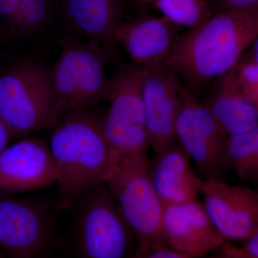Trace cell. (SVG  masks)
Here are the masks:
<instances>
[{"mask_svg":"<svg viewBox=\"0 0 258 258\" xmlns=\"http://www.w3.org/2000/svg\"><path fill=\"white\" fill-rule=\"evenodd\" d=\"M227 134L195 93L184 88L176 139L206 179H220L227 169Z\"/></svg>","mask_w":258,"mask_h":258,"instance_id":"30bf717a","label":"cell"},{"mask_svg":"<svg viewBox=\"0 0 258 258\" xmlns=\"http://www.w3.org/2000/svg\"><path fill=\"white\" fill-rule=\"evenodd\" d=\"M51 129L48 144L58 173L56 184L60 200L106 182L114 165L101 115L92 108L81 110Z\"/></svg>","mask_w":258,"mask_h":258,"instance_id":"3957f363","label":"cell"},{"mask_svg":"<svg viewBox=\"0 0 258 258\" xmlns=\"http://www.w3.org/2000/svg\"><path fill=\"white\" fill-rule=\"evenodd\" d=\"M145 71L132 62H121L108 78L104 100L110 106L102 115V125L114 167L123 158L151 149L142 97Z\"/></svg>","mask_w":258,"mask_h":258,"instance_id":"5b68a950","label":"cell"},{"mask_svg":"<svg viewBox=\"0 0 258 258\" xmlns=\"http://www.w3.org/2000/svg\"><path fill=\"white\" fill-rule=\"evenodd\" d=\"M7 257L6 254H5V252L2 250V249L0 248V258Z\"/></svg>","mask_w":258,"mask_h":258,"instance_id":"83f0119b","label":"cell"},{"mask_svg":"<svg viewBox=\"0 0 258 258\" xmlns=\"http://www.w3.org/2000/svg\"><path fill=\"white\" fill-rule=\"evenodd\" d=\"M59 202L69 224L67 238L59 240L57 247L78 257H134L137 237L106 182Z\"/></svg>","mask_w":258,"mask_h":258,"instance_id":"7a4b0ae2","label":"cell"},{"mask_svg":"<svg viewBox=\"0 0 258 258\" xmlns=\"http://www.w3.org/2000/svg\"><path fill=\"white\" fill-rule=\"evenodd\" d=\"M185 86L167 66L146 68L142 83L146 125L151 148L161 155L176 141V125Z\"/></svg>","mask_w":258,"mask_h":258,"instance_id":"8fae6325","label":"cell"},{"mask_svg":"<svg viewBox=\"0 0 258 258\" xmlns=\"http://www.w3.org/2000/svg\"><path fill=\"white\" fill-rule=\"evenodd\" d=\"M191 161L176 139L153 163V182L164 206L198 200L204 181L195 174Z\"/></svg>","mask_w":258,"mask_h":258,"instance_id":"ac0fdd59","label":"cell"},{"mask_svg":"<svg viewBox=\"0 0 258 258\" xmlns=\"http://www.w3.org/2000/svg\"><path fill=\"white\" fill-rule=\"evenodd\" d=\"M258 142V125L248 132L227 137L225 161L227 169L233 170L239 179L247 181Z\"/></svg>","mask_w":258,"mask_h":258,"instance_id":"ffe728a7","label":"cell"},{"mask_svg":"<svg viewBox=\"0 0 258 258\" xmlns=\"http://www.w3.org/2000/svg\"><path fill=\"white\" fill-rule=\"evenodd\" d=\"M60 203L0 194V248L13 258L47 257L57 245Z\"/></svg>","mask_w":258,"mask_h":258,"instance_id":"8992f818","label":"cell"},{"mask_svg":"<svg viewBox=\"0 0 258 258\" xmlns=\"http://www.w3.org/2000/svg\"><path fill=\"white\" fill-rule=\"evenodd\" d=\"M162 233L169 245L187 258L203 257L225 242L198 200L164 206Z\"/></svg>","mask_w":258,"mask_h":258,"instance_id":"9a60e30c","label":"cell"},{"mask_svg":"<svg viewBox=\"0 0 258 258\" xmlns=\"http://www.w3.org/2000/svg\"><path fill=\"white\" fill-rule=\"evenodd\" d=\"M152 167L149 153L128 156L118 161L106 181L137 246L164 240V206L153 182Z\"/></svg>","mask_w":258,"mask_h":258,"instance_id":"ba28073f","label":"cell"},{"mask_svg":"<svg viewBox=\"0 0 258 258\" xmlns=\"http://www.w3.org/2000/svg\"><path fill=\"white\" fill-rule=\"evenodd\" d=\"M152 4L161 16L185 30L196 28L212 15L207 0H153Z\"/></svg>","mask_w":258,"mask_h":258,"instance_id":"d6986e66","label":"cell"},{"mask_svg":"<svg viewBox=\"0 0 258 258\" xmlns=\"http://www.w3.org/2000/svg\"><path fill=\"white\" fill-rule=\"evenodd\" d=\"M13 140L9 129L0 118V152Z\"/></svg>","mask_w":258,"mask_h":258,"instance_id":"d4e9b609","label":"cell"},{"mask_svg":"<svg viewBox=\"0 0 258 258\" xmlns=\"http://www.w3.org/2000/svg\"><path fill=\"white\" fill-rule=\"evenodd\" d=\"M181 29L161 15L122 20L116 30L117 42L132 63L147 69L159 67L167 64Z\"/></svg>","mask_w":258,"mask_h":258,"instance_id":"2e32d148","label":"cell"},{"mask_svg":"<svg viewBox=\"0 0 258 258\" xmlns=\"http://www.w3.org/2000/svg\"><path fill=\"white\" fill-rule=\"evenodd\" d=\"M134 257L187 258L184 254L173 248L164 240L153 241L144 245L137 246Z\"/></svg>","mask_w":258,"mask_h":258,"instance_id":"7402d4cb","label":"cell"},{"mask_svg":"<svg viewBox=\"0 0 258 258\" xmlns=\"http://www.w3.org/2000/svg\"><path fill=\"white\" fill-rule=\"evenodd\" d=\"M58 60L51 66L57 123L74 112L104 100L108 78L103 53L86 40L66 37Z\"/></svg>","mask_w":258,"mask_h":258,"instance_id":"52a82bcc","label":"cell"},{"mask_svg":"<svg viewBox=\"0 0 258 258\" xmlns=\"http://www.w3.org/2000/svg\"><path fill=\"white\" fill-rule=\"evenodd\" d=\"M212 13L258 14V0H207Z\"/></svg>","mask_w":258,"mask_h":258,"instance_id":"603a6c76","label":"cell"},{"mask_svg":"<svg viewBox=\"0 0 258 258\" xmlns=\"http://www.w3.org/2000/svg\"><path fill=\"white\" fill-rule=\"evenodd\" d=\"M242 60L252 61V62L258 64V35L252 44L249 45L248 49L242 56Z\"/></svg>","mask_w":258,"mask_h":258,"instance_id":"484cf974","label":"cell"},{"mask_svg":"<svg viewBox=\"0 0 258 258\" xmlns=\"http://www.w3.org/2000/svg\"><path fill=\"white\" fill-rule=\"evenodd\" d=\"M58 173L48 142L27 136L0 152V194L21 195L56 183Z\"/></svg>","mask_w":258,"mask_h":258,"instance_id":"7c38bea8","label":"cell"},{"mask_svg":"<svg viewBox=\"0 0 258 258\" xmlns=\"http://www.w3.org/2000/svg\"><path fill=\"white\" fill-rule=\"evenodd\" d=\"M67 37L86 40L96 46L107 62L119 66L116 30L125 0H59Z\"/></svg>","mask_w":258,"mask_h":258,"instance_id":"4fadbf2b","label":"cell"},{"mask_svg":"<svg viewBox=\"0 0 258 258\" xmlns=\"http://www.w3.org/2000/svg\"><path fill=\"white\" fill-rule=\"evenodd\" d=\"M142 1L144 2V3H152V4L153 3V0H142Z\"/></svg>","mask_w":258,"mask_h":258,"instance_id":"f1b7e54d","label":"cell"},{"mask_svg":"<svg viewBox=\"0 0 258 258\" xmlns=\"http://www.w3.org/2000/svg\"><path fill=\"white\" fill-rule=\"evenodd\" d=\"M203 205L225 240H247L258 232V191L220 179L204 181Z\"/></svg>","mask_w":258,"mask_h":258,"instance_id":"5bb4252c","label":"cell"},{"mask_svg":"<svg viewBox=\"0 0 258 258\" xmlns=\"http://www.w3.org/2000/svg\"><path fill=\"white\" fill-rule=\"evenodd\" d=\"M242 258H258V232L243 241Z\"/></svg>","mask_w":258,"mask_h":258,"instance_id":"cb8c5ba5","label":"cell"},{"mask_svg":"<svg viewBox=\"0 0 258 258\" xmlns=\"http://www.w3.org/2000/svg\"><path fill=\"white\" fill-rule=\"evenodd\" d=\"M257 191H258V188H257Z\"/></svg>","mask_w":258,"mask_h":258,"instance_id":"f546056e","label":"cell"},{"mask_svg":"<svg viewBox=\"0 0 258 258\" xmlns=\"http://www.w3.org/2000/svg\"><path fill=\"white\" fill-rule=\"evenodd\" d=\"M66 36L59 0H0V41L40 56Z\"/></svg>","mask_w":258,"mask_h":258,"instance_id":"9c48e42d","label":"cell"},{"mask_svg":"<svg viewBox=\"0 0 258 258\" xmlns=\"http://www.w3.org/2000/svg\"><path fill=\"white\" fill-rule=\"evenodd\" d=\"M258 35V14L212 13L176 37L167 66L199 97L210 83L239 63Z\"/></svg>","mask_w":258,"mask_h":258,"instance_id":"6da1fadb","label":"cell"},{"mask_svg":"<svg viewBox=\"0 0 258 258\" xmlns=\"http://www.w3.org/2000/svg\"><path fill=\"white\" fill-rule=\"evenodd\" d=\"M235 72L242 92L258 108V64L242 59L235 66Z\"/></svg>","mask_w":258,"mask_h":258,"instance_id":"44dd1931","label":"cell"},{"mask_svg":"<svg viewBox=\"0 0 258 258\" xmlns=\"http://www.w3.org/2000/svg\"><path fill=\"white\" fill-rule=\"evenodd\" d=\"M247 181H258V142L254 151V157L249 169Z\"/></svg>","mask_w":258,"mask_h":258,"instance_id":"4316f807","label":"cell"},{"mask_svg":"<svg viewBox=\"0 0 258 258\" xmlns=\"http://www.w3.org/2000/svg\"><path fill=\"white\" fill-rule=\"evenodd\" d=\"M203 103L227 136L244 133L258 125V108L244 95L235 69L203 91Z\"/></svg>","mask_w":258,"mask_h":258,"instance_id":"e0dca14e","label":"cell"},{"mask_svg":"<svg viewBox=\"0 0 258 258\" xmlns=\"http://www.w3.org/2000/svg\"><path fill=\"white\" fill-rule=\"evenodd\" d=\"M0 118L13 140L57 123L51 66L40 56H15L0 68Z\"/></svg>","mask_w":258,"mask_h":258,"instance_id":"277c9868","label":"cell"}]
</instances>
